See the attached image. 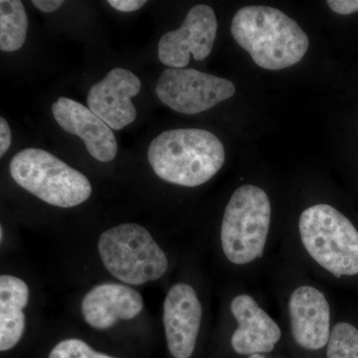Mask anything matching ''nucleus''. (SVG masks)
Returning <instances> with one entry per match:
<instances>
[{
  "instance_id": "obj_1",
  "label": "nucleus",
  "mask_w": 358,
  "mask_h": 358,
  "mask_svg": "<svg viewBox=\"0 0 358 358\" xmlns=\"http://www.w3.org/2000/svg\"><path fill=\"white\" fill-rule=\"evenodd\" d=\"M231 33L259 67L282 70L298 64L308 49L301 26L279 9L245 6L233 17Z\"/></svg>"
},
{
  "instance_id": "obj_2",
  "label": "nucleus",
  "mask_w": 358,
  "mask_h": 358,
  "mask_svg": "<svg viewBox=\"0 0 358 358\" xmlns=\"http://www.w3.org/2000/svg\"><path fill=\"white\" fill-rule=\"evenodd\" d=\"M148 159L155 174L173 185L196 187L210 180L225 162V148L205 129H179L157 136Z\"/></svg>"
},
{
  "instance_id": "obj_3",
  "label": "nucleus",
  "mask_w": 358,
  "mask_h": 358,
  "mask_svg": "<svg viewBox=\"0 0 358 358\" xmlns=\"http://www.w3.org/2000/svg\"><path fill=\"white\" fill-rule=\"evenodd\" d=\"M301 243L320 267L336 278L358 274V231L329 204H315L299 221Z\"/></svg>"
},
{
  "instance_id": "obj_4",
  "label": "nucleus",
  "mask_w": 358,
  "mask_h": 358,
  "mask_svg": "<svg viewBox=\"0 0 358 358\" xmlns=\"http://www.w3.org/2000/svg\"><path fill=\"white\" fill-rule=\"evenodd\" d=\"M9 169L18 185L53 206H78L92 194L91 183L83 173L40 148L21 150L11 159Z\"/></svg>"
},
{
  "instance_id": "obj_5",
  "label": "nucleus",
  "mask_w": 358,
  "mask_h": 358,
  "mask_svg": "<svg viewBox=\"0 0 358 358\" xmlns=\"http://www.w3.org/2000/svg\"><path fill=\"white\" fill-rule=\"evenodd\" d=\"M98 250L108 272L131 286L157 281L169 268L164 250L138 224H122L105 231L99 239Z\"/></svg>"
},
{
  "instance_id": "obj_6",
  "label": "nucleus",
  "mask_w": 358,
  "mask_h": 358,
  "mask_svg": "<svg viewBox=\"0 0 358 358\" xmlns=\"http://www.w3.org/2000/svg\"><path fill=\"white\" fill-rule=\"evenodd\" d=\"M271 202L262 188H238L226 206L221 225V245L229 262L246 265L263 256L271 223Z\"/></svg>"
},
{
  "instance_id": "obj_7",
  "label": "nucleus",
  "mask_w": 358,
  "mask_h": 358,
  "mask_svg": "<svg viewBox=\"0 0 358 358\" xmlns=\"http://www.w3.org/2000/svg\"><path fill=\"white\" fill-rule=\"evenodd\" d=\"M229 80L195 69L169 68L160 75L155 93L176 112L195 115L211 109L235 94Z\"/></svg>"
},
{
  "instance_id": "obj_8",
  "label": "nucleus",
  "mask_w": 358,
  "mask_h": 358,
  "mask_svg": "<svg viewBox=\"0 0 358 358\" xmlns=\"http://www.w3.org/2000/svg\"><path fill=\"white\" fill-rule=\"evenodd\" d=\"M217 28V18L210 6H193L180 28L160 38L157 49L160 62L183 69L189 64L192 54L195 60H204L210 55Z\"/></svg>"
},
{
  "instance_id": "obj_9",
  "label": "nucleus",
  "mask_w": 358,
  "mask_h": 358,
  "mask_svg": "<svg viewBox=\"0 0 358 358\" xmlns=\"http://www.w3.org/2000/svg\"><path fill=\"white\" fill-rule=\"evenodd\" d=\"M162 320L171 355L192 357L201 327L202 306L190 285L178 282L171 287L164 300Z\"/></svg>"
},
{
  "instance_id": "obj_10",
  "label": "nucleus",
  "mask_w": 358,
  "mask_h": 358,
  "mask_svg": "<svg viewBox=\"0 0 358 358\" xmlns=\"http://www.w3.org/2000/svg\"><path fill=\"white\" fill-rule=\"evenodd\" d=\"M141 88L140 79L134 73L115 68L91 87L87 98L88 108L113 131H120L136 119L131 98L140 94Z\"/></svg>"
},
{
  "instance_id": "obj_11",
  "label": "nucleus",
  "mask_w": 358,
  "mask_h": 358,
  "mask_svg": "<svg viewBox=\"0 0 358 358\" xmlns=\"http://www.w3.org/2000/svg\"><path fill=\"white\" fill-rule=\"evenodd\" d=\"M292 336L301 348L320 350L331 336V308L324 294L310 286L294 289L289 301Z\"/></svg>"
},
{
  "instance_id": "obj_12",
  "label": "nucleus",
  "mask_w": 358,
  "mask_h": 358,
  "mask_svg": "<svg viewBox=\"0 0 358 358\" xmlns=\"http://www.w3.org/2000/svg\"><path fill=\"white\" fill-rule=\"evenodd\" d=\"M54 119L68 134L84 141L89 154L101 162H110L117 152L113 129L89 108L72 99L61 96L52 105Z\"/></svg>"
},
{
  "instance_id": "obj_13",
  "label": "nucleus",
  "mask_w": 358,
  "mask_h": 358,
  "mask_svg": "<svg viewBox=\"0 0 358 358\" xmlns=\"http://www.w3.org/2000/svg\"><path fill=\"white\" fill-rule=\"evenodd\" d=\"M231 313L238 327L231 338V345L238 355H264L274 350L281 339L282 331L249 294H239L231 301Z\"/></svg>"
},
{
  "instance_id": "obj_14",
  "label": "nucleus",
  "mask_w": 358,
  "mask_h": 358,
  "mask_svg": "<svg viewBox=\"0 0 358 358\" xmlns=\"http://www.w3.org/2000/svg\"><path fill=\"white\" fill-rule=\"evenodd\" d=\"M143 308L141 294L126 285L101 284L94 287L82 301L85 322L93 329H110L119 320L138 317Z\"/></svg>"
},
{
  "instance_id": "obj_15",
  "label": "nucleus",
  "mask_w": 358,
  "mask_h": 358,
  "mask_svg": "<svg viewBox=\"0 0 358 358\" xmlns=\"http://www.w3.org/2000/svg\"><path fill=\"white\" fill-rule=\"evenodd\" d=\"M29 301V288L20 278L11 275L0 277V350H13L25 331L23 312Z\"/></svg>"
},
{
  "instance_id": "obj_16",
  "label": "nucleus",
  "mask_w": 358,
  "mask_h": 358,
  "mask_svg": "<svg viewBox=\"0 0 358 358\" xmlns=\"http://www.w3.org/2000/svg\"><path fill=\"white\" fill-rule=\"evenodd\" d=\"M28 18L20 0L0 1V49L4 52L20 50L27 35Z\"/></svg>"
},
{
  "instance_id": "obj_17",
  "label": "nucleus",
  "mask_w": 358,
  "mask_h": 358,
  "mask_svg": "<svg viewBox=\"0 0 358 358\" xmlns=\"http://www.w3.org/2000/svg\"><path fill=\"white\" fill-rule=\"evenodd\" d=\"M327 358H358V329L348 322L333 327L327 345Z\"/></svg>"
},
{
  "instance_id": "obj_18",
  "label": "nucleus",
  "mask_w": 358,
  "mask_h": 358,
  "mask_svg": "<svg viewBox=\"0 0 358 358\" xmlns=\"http://www.w3.org/2000/svg\"><path fill=\"white\" fill-rule=\"evenodd\" d=\"M49 358H117L96 352L88 343L78 338L60 341L51 350Z\"/></svg>"
},
{
  "instance_id": "obj_19",
  "label": "nucleus",
  "mask_w": 358,
  "mask_h": 358,
  "mask_svg": "<svg viewBox=\"0 0 358 358\" xmlns=\"http://www.w3.org/2000/svg\"><path fill=\"white\" fill-rule=\"evenodd\" d=\"M329 8L341 15H350L358 11V0H329Z\"/></svg>"
},
{
  "instance_id": "obj_20",
  "label": "nucleus",
  "mask_w": 358,
  "mask_h": 358,
  "mask_svg": "<svg viewBox=\"0 0 358 358\" xmlns=\"http://www.w3.org/2000/svg\"><path fill=\"white\" fill-rule=\"evenodd\" d=\"M108 3L121 13H134L147 4V1L145 0H109Z\"/></svg>"
},
{
  "instance_id": "obj_21",
  "label": "nucleus",
  "mask_w": 358,
  "mask_h": 358,
  "mask_svg": "<svg viewBox=\"0 0 358 358\" xmlns=\"http://www.w3.org/2000/svg\"><path fill=\"white\" fill-rule=\"evenodd\" d=\"M11 145V129L3 117H0V157H3Z\"/></svg>"
},
{
  "instance_id": "obj_22",
  "label": "nucleus",
  "mask_w": 358,
  "mask_h": 358,
  "mask_svg": "<svg viewBox=\"0 0 358 358\" xmlns=\"http://www.w3.org/2000/svg\"><path fill=\"white\" fill-rule=\"evenodd\" d=\"M62 0H33L32 4L42 13H50L62 6Z\"/></svg>"
},
{
  "instance_id": "obj_23",
  "label": "nucleus",
  "mask_w": 358,
  "mask_h": 358,
  "mask_svg": "<svg viewBox=\"0 0 358 358\" xmlns=\"http://www.w3.org/2000/svg\"><path fill=\"white\" fill-rule=\"evenodd\" d=\"M248 358H266L263 355H250Z\"/></svg>"
},
{
  "instance_id": "obj_24",
  "label": "nucleus",
  "mask_w": 358,
  "mask_h": 358,
  "mask_svg": "<svg viewBox=\"0 0 358 358\" xmlns=\"http://www.w3.org/2000/svg\"><path fill=\"white\" fill-rule=\"evenodd\" d=\"M0 238H1L2 241V239H3V227H2V226L1 228H0Z\"/></svg>"
}]
</instances>
